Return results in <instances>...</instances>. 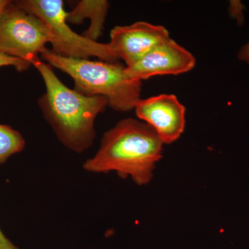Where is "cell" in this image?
Listing matches in <instances>:
<instances>
[{"mask_svg":"<svg viewBox=\"0 0 249 249\" xmlns=\"http://www.w3.org/2000/svg\"><path fill=\"white\" fill-rule=\"evenodd\" d=\"M52 40V32L42 19L17 1H10L0 16V52L31 64Z\"/></svg>","mask_w":249,"mask_h":249,"instance_id":"obj_5","label":"cell"},{"mask_svg":"<svg viewBox=\"0 0 249 249\" xmlns=\"http://www.w3.org/2000/svg\"><path fill=\"white\" fill-rule=\"evenodd\" d=\"M0 249H20L14 245L0 229Z\"/></svg>","mask_w":249,"mask_h":249,"instance_id":"obj_12","label":"cell"},{"mask_svg":"<svg viewBox=\"0 0 249 249\" xmlns=\"http://www.w3.org/2000/svg\"><path fill=\"white\" fill-rule=\"evenodd\" d=\"M237 57L241 61L245 62L249 65V42L240 49Z\"/></svg>","mask_w":249,"mask_h":249,"instance_id":"obj_13","label":"cell"},{"mask_svg":"<svg viewBox=\"0 0 249 249\" xmlns=\"http://www.w3.org/2000/svg\"><path fill=\"white\" fill-rule=\"evenodd\" d=\"M31 65L37 69L45 83L46 91L38 104L46 121L67 148L83 153L94 142L95 121L107 107V99L70 89L59 79L53 67L39 56L31 60Z\"/></svg>","mask_w":249,"mask_h":249,"instance_id":"obj_1","label":"cell"},{"mask_svg":"<svg viewBox=\"0 0 249 249\" xmlns=\"http://www.w3.org/2000/svg\"><path fill=\"white\" fill-rule=\"evenodd\" d=\"M42 60L69 75L74 90L85 96H103L114 110L127 111L140 101L142 82L127 74L126 66L119 62L92 61L89 59L66 58L46 49Z\"/></svg>","mask_w":249,"mask_h":249,"instance_id":"obj_3","label":"cell"},{"mask_svg":"<svg viewBox=\"0 0 249 249\" xmlns=\"http://www.w3.org/2000/svg\"><path fill=\"white\" fill-rule=\"evenodd\" d=\"M31 64L24 60L14 58L0 52V67L12 66L18 71H26L29 70Z\"/></svg>","mask_w":249,"mask_h":249,"instance_id":"obj_11","label":"cell"},{"mask_svg":"<svg viewBox=\"0 0 249 249\" xmlns=\"http://www.w3.org/2000/svg\"><path fill=\"white\" fill-rule=\"evenodd\" d=\"M194 55L171 37L162 41L129 67L126 71L134 80H145L157 76L179 75L196 66Z\"/></svg>","mask_w":249,"mask_h":249,"instance_id":"obj_7","label":"cell"},{"mask_svg":"<svg viewBox=\"0 0 249 249\" xmlns=\"http://www.w3.org/2000/svg\"><path fill=\"white\" fill-rule=\"evenodd\" d=\"M25 140L20 132L11 126L0 124V165L25 147Z\"/></svg>","mask_w":249,"mask_h":249,"instance_id":"obj_10","label":"cell"},{"mask_svg":"<svg viewBox=\"0 0 249 249\" xmlns=\"http://www.w3.org/2000/svg\"><path fill=\"white\" fill-rule=\"evenodd\" d=\"M17 2L47 24L53 36L51 50L54 53L66 58L96 57L103 61L118 62L109 43L90 40L72 30L67 22V12L62 0H22Z\"/></svg>","mask_w":249,"mask_h":249,"instance_id":"obj_4","label":"cell"},{"mask_svg":"<svg viewBox=\"0 0 249 249\" xmlns=\"http://www.w3.org/2000/svg\"><path fill=\"white\" fill-rule=\"evenodd\" d=\"M109 8V2L106 0H81L72 11L67 13L66 21L69 24H80L85 19L89 18V27L83 36L98 42L103 34Z\"/></svg>","mask_w":249,"mask_h":249,"instance_id":"obj_9","label":"cell"},{"mask_svg":"<svg viewBox=\"0 0 249 249\" xmlns=\"http://www.w3.org/2000/svg\"><path fill=\"white\" fill-rule=\"evenodd\" d=\"M9 2V0H0V16H1L2 11H4V8L7 6Z\"/></svg>","mask_w":249,"mask_h":249,"instance_id":"obj_14","label":"cell"},{"mask_svg":"<svg viewBox=\"0 0 249 249\" xmlns=\"http://www.w3.org/2000/svg\"><path fill=\"white\" fill-rule=\"evenodd\" d=\"M136 115L148 124L163 144L176 142L186 126V108L173 94H160L141 99Z\"/></svg>","mask_w":249,"mask_h":249,"instance_id":"obj_6","label":"cell"},{"mask_svg":"<svg viewBox=\"0 0 249 249\" xmlns=\"http://www.w3.org/2000/svg\"><path fill=\"white\" fill-rule=\"evenodd\" d=\"M169 37V32L163 26L141 21L130 25L116 26L110 31L108 43L117 60L121 59L129 67Z\"/></svg>","mask_w":249,"mask_h":249,"instance_id":"obj_8","label":"cell"},{"mask_svg":"<svg viewBox=\"0 0 249 249\" xmlns=\"http://www.w3.org/2000/svg\"><path fill=\"white\" fill-rule=\"evenodd\" d=\"M163 142L142 121L127 118L105 132L98 151L83 163L91 173L116 172L131 178L139 186L153 178L156 165L162 158Z\"/></svg>","mask_w":249,"mask_h":249,"instance_id":"obj_2","label":"cell"}]
</instances>
